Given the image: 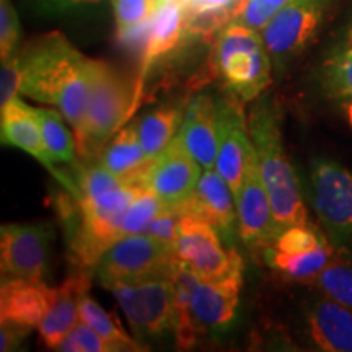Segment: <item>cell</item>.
<instances>
[{"instance_id":"6da1fadb","label":"cell","mask_w":352,"mask_h":352,"mask_svg":"<svg viewBox=\"0 0 352 352\" xmlns=\"http://www.w3.org/2000/svg\"><path fill=\"white\" fill-rule=\"evenodd\" d=\"M21 67L20 94L52 104L82 138L90 98L94 59L83 56L63 33L52 32L19 52Z\"/></svg>"},{"instance_id":"7a4b0ae2","label":"cell","mask_w":352,"mask_h":352,"mask_svg":"<svg viewBox=\"0 0 352 352\" xmlns=\"http://www.w3.org/2000/svg\"><path fill=\"white\" fill-rule=\"evenodd\" d=\"M140 186L118 178L100 158L80 170L72 191L78 222L70 239L74 259L80 270L95 267L109 246L120 240L122 219Z\"/></svg>"},{"instance_id":"3957f363","label":"cell","mask_w":352,"mask_h":352,"mask_svg":"<svg viewBox=\"0 0 352 352\" xmlns=\"http://www.w3.org/2000/svg\"><path fill=\"white\" fill-rule=\"evenodd\" d=\"M256 164L270 195L276 227L279 233L292 226H307L308 214L296 170L290 165L274 108L266 101L258 103L248 118Z\"/></svg>"},{"instance_id":"277c9868","label":"cell","mask_w":352,"mask_h":352,"mask_svg":"<svg viewBox=\"0 0 352 352\" xmlns=\"http://www.w3.org/2000/svg\"><path fill=\"white\" fill-rule=\"evenodd\" d=\"M272 60L261 33L232 21L214 39L209 78H219L239 101H253L271 85Z\"/></svg>"},{"instance_id":"5b68a950","label":"cell","mask_w":352,"mask_h":352,"mask_svg":"<svg viewBox=\"0 0 352 352\" xmlns=\"http://www.w3.org/2000/svg\"><path fill=\"white\" fill-rule=\"evenodd\" d=\"M135 107V85L111 64L94 59L85 124L82 138L77 140L78 157L87 160L98 158Z\"/></svg>"},{"instance_id":"8992f818","label":"cell","mask_w":352,"mask_h":352,"mask_svg":"<svg viewBox=\"0 0 352 352\" xmlns=\"http://www.w3.org/2000/svg\"><path fill=\"white\" fill-rule=\"evenodd\" d=\"M175 259V248L138 233L122 236L109 246L95 267L101 285L109 289L121 283L170 277Z\"/></svg>"},{"instance_id":"52a82bcc","label":"cell","mask_w":352,"mask_h":352,"mask_svg":"<svg viewBox=\"0 0 352 352\" xmlns=\"http://www.w3.org/2000/svg\"><path fill=\"white\" fill-rule=\"evenodd\" d=\"M108 290L138 340H153L175 331V292L170 277L114 284Z\"/></svg>"},{"instance_id":"ba28073f","label":"cell","mask_w":352,"mask_h":352,"mask_svg":"<svg viewBox=\"0 0 352 352\" xmlns=\"http://www.w3.org/2000/svg\"><path fill=\"white\" fill-rule=\"evenodd\" d=\"M310 201L334 245L352 246V170L328 158H314Z\"/></svg>"},{"instance_id":"9c48e42d","label":"cell","mask_w":352,"mask_h":352,"mask_svg":"<svg viewBox=\"0 0 352 352\" xmlns=\"http://www.w3.org/2000/svg\"><path fill=\"white\" fill-rule=\"evenodd\" d=\"M331 0H292L261 30V38L277 70L300 56L318 34Z\"/></svg>"},{"instance_id":"30bf717a","label":"cell","mask_w":352,"mask_h":352,"mask_svg":"<svg viewBox=\"0 0 352 352\" xmlns=\"http://www.w3.org/2000/svg\"><path fill=\"white\" fill-rule=\"evenodd\" d=\"M220 239V233L209 222L184 210L175 256L201 279L217 280L243 271V259L235 246L226 250Z\"/></svg>"},{"instance_id":"8fae6325","label":"cell","mask_w":352,"mask_h":352,"mask_svg":"<svg viewBox=\"0 0 352 352\" xmlns=\"http://www.w3.org/2000/svg\"><path fill=\"white\" fill-rule=\"evenodd\" d=\"M51 235L46 223H3L0 230L2 279L43 280Z\"/></svg>"},{"instance_id":"7c38bea8","label":"cell","mask_w":352,"mask_h":352,"mask_svg":"<svg viewBox=\"0 0 352 352\" xmlns=\"http://www.w3.org/2000/svg\"><path fill=\"white\" fill-rule=\"evenodd\" d=\"M217 104L219 152L215 170L228 183L236 201L246 171L256 158V152L250 135L248 121H245L239 100L230 96L228 100H219Z\"/></svg>"},{"instance_id":"4fadbf2b","label":"cell","mask_w":352,"mask_h":352,"mask_svg":"<svg viewBox=\"0 0 352 352\" xmlns=\"http://www.w3.org/2000/svg\"><path fill=\"white\" fill-rule=\"evenodd\" d=\"M201 168L184 147L182 138L176 134L168 147L153 158L140 184L152 189L166 206H179L196 189L202 173Z\"/></svg>"},{"instance_id":"5bb4252c","label":"cell","mask_w":352,"mask_h":352,"mask_svg":"<svg viewBox=\"0 0 352 352\" xmlns=\"http://www.w3.org/2000/svg\"><path fill=\"white\" fill-rule=\"evenodd\" d=\"M236 214L240 239L253 253H264L272 246L279 230L276 227L270 195L259 175L256 158L250 165L240 188V195L236 197Z\"/></svg>"},{"instance_id":"9a60e30c","label":"cell","mask_w":352,"mask_h":352,"mask_svg":"<svg viewBox=\"0 0 352 352\" xmlns=\"http://www.w3.org/2000/svg\"><path fill=\"white\" fill-rule=\"evenodd\" d=\"M243 287V271L233 272L223 279H199L191 292V316L201 333L209 329H226L236 316L240 292Z\"/></svg>"},{"instance_id":"2e32d148","label":"cell","mask_w":352,"mask_h":352,"mask_svg":"<svg viewBox=\"0 0 352 352\" xmlns=\"http://www.w3.org/2000/svg\"><path fill=\"white\" fill-rule=\"evenodd\" d=\"M2 144L8 147L20 148L36 158L43 166H46L52 175L64 184L65 188L74 191L76 184L69 182L67 178L60 176L59 171L54 168V162L50 157L46 144H44L41 122H39L38 109L26 104L23 100L16 96L6 108H2Z\"/></svg>"},{"instance_id":"e0dca14e","label":"cell","mask_w":352,"mask_h":352,"mask_svg":"<svg viewBox=\"0 0 352 352\" xmlns=\"http://www.w3.org/2000/svg\"><path fill=\"white\" fill-rule=\"evenodd\" d=\"M179 206L209 222L222 239L232 240L239 219L236 201L228 183L215 168L202 171L192 195Z\"/></svg>"},{"instance_id":"ac0fdd59","label":"cell","mask_w":352,"mask_h":352,"mask_svg":"<svg viewBox=\"0 0 352 352\" xmlns=\"http://www.w3.org/2000/svg\"><path fill=\"white\" fill-rule=\"evenodd\" d=\"M305 333L316 349L352 352V310L321 294L305 307Z\"/></svg>"},{"instance_id":"d6986e66","label":"cell","mask_w":352,"mask_h":352,"mask_svg":"<svg viewBox=\"0 0 352 352\" xmlns=\"http://www.w3.org/2000/svg\"><path fill=\"white\" fill-rule=\"evenodd\" d=\"M178 135L202 170L215 168L219 152V104L209 95L189 101Z\"/></svg>"},{"instance_id":"ffe728a7","label":"cell","mask_w":352,"mask_h":352,"mask_svg":"<svg viewBox=\"0 0 352 352\" xmlns=\"http://www.w3.org/2000/svg\"><path fill=\"white\" fill-rule=\"evenodd\" d=\"M56 292V287H47L43 280L2 279L0 323L38 328L54 303Z\"/></svg>"},{"instance_id":"44dd1931","label":"cell","mask_w":352,"mask_h":352,"mask_svg":"<svg viewBox=\"0 0 352 352\" xmlns=\"http://www.w3.org/2000/svg\"><path fill=\"white\" fill-rule=\"evenodd\" d=\"M91 287V276L88 270H80L69 276L56 292V298L46 316L39 323L38 331L47 349H56L65 336L80 321L82 298Z\"/></svg>"},{"instance_id":"7402d4cb","label":"cell","mask_w":352,"mask_h":352,"mask_svg":"<svg viewBox=\"0 0 352 352\" xmlns=\"http://www.w3.org/2000/svg\"><path fill=\"white\" fill-rule=\"evenodd\" d=\"M184 25H186V19H184L182 0H165L164 6L151 21V28H148L147 39L144 44L142 67H140L139 80L135 83V104H138V96L142 90L144 78L151 72L153 64L160 57L175 51L176 46L183 39H186L184 38Z\"/></svg>"},{"instance_id":"603a6c76","label":"cell","mask_w":352,"mask_h":352,"mask_svg":"<svg viewBox=\"0 0 352 352\" xmlns=\"http://www.w3.org/2000/svg\"><path fill=\"white\" fill-rule=\"evenodd\" d=\"M98 158L118 178L135 184L142 183L145 173L153 162V158L148 157L142 148L135 122L122 126Z\"/></svg>"},{"instance_id":"cb8c5ba5","label":"cell","mask_w":352,"mask_h":352,"mask_svg":"<svg viewBox=\"0 0 352 352\" xmlns=\"http://www.w3.org/2000/svg\"><path fill=\"white\" fill-rule=\"evenodd\" d=\"M183 118L184 111L179 107H165L153 109L135 121L139 140L148 157L155 158L168 147L182 127Z\"/></svg>"},{"instance_id":"d4e9b609","label":"cell","mask_w":352,"mask_h":352,"mask_svg":"<svg viewBox=\"0 0 352 352\" xmlns=\"http://www.w3.org/2000/svg\"><path fill=\"white\" fill-rule=\"evenodd\" d=\"M266 263L270 264L272 270L280 271L283 274L292 277L297 280H310L315 277L321 270L328 266L334 259V246L331 243H323L318 248L311 252L297 253V254H285L276 252L274 248H267L264 252Z\"/></svg>"},{"instance_id":"484cf974","label":"cell","mask_w":352,"mask_h":352,"mask_svg":"<svg viewBox=\"0 0 352 352\" xmlns=\"http://www.w3.org/2000/svg\"><path fill=\"white\" fill-rule=\"evenodd\" d=\"M80 320L90 324L101 338H104L114 347L116 352L147 351V347H142L138 340H134L124 331V328L121 327L116 316L109 315L107 310H103V307L98 302H95L88 294H85L82 298Z\"/></svg>"},{"instance_id":"4316f807","label":"cell","mask_w":352,"mask_h":352,"mask_svg":"<svg viewBox=\"0 0 352 352\" xmlns=\"http://www.w3.org/2000/svg\"><path fill=\"white\" fill-rule=\"evenodd\" d=\"M324 91L334 100H352V46L342 41L333 47L320 67Z\"/></svg>"},{"instance_id":"83f0119b","label":"cell","mask_w":352,"mask_h":352,"mask_svg":"<svg viewBox=\"0 0 352 352\" xmlns=\"http://www.w3.org/2000/svg\"><path fill=\"white\" fill-rule=\"evenodd\" d=\"M39 122H41L44 144H46L47 152L52 162H64V164L76 165L77 164V139L76 134L69 131L65 124V118L59 109H46L36 108Z\"/></svg>"},{"instance_id":"f1b7e54d","label":"cell","mask_w":352,"mask_h":352,"mask_svg":"<svg viewBox=\"0 0 352 352\" xmlns=\"http://www.w3.org/2000/svg\"><path fill=\"white\" fill-rule=\"evenodd\" d=\"M164 3L165 0H111L118 38H127L152 20Z\"/></svg>"},{"instance_id":"f546056e","label":"cell","mask_w":352,"mask_h":352,"mask_svg":"<svg viewBox=\"0 0 352 352\" xmlns=\"http://www.w3.org/2000/svg\"><path fill=\"white\" fill-rule=\"evenodd\" d=\"M308 283L314 284L324 297L352 310V266L349 264L331 261Z\"/></svg>"},{"instance_id":"4dcf8cb0","label":"cell","mask_w":352,"mask_h":352,"mask_svg":"<svg viewBox=\"0 0 352 352\" xmlns=\"http://www.w3.org/2000/svg\"><path fill=\"white\" fill-rule=\"evenodd\" d=\"M165 202L158 197L152 189L147 186H140L134 201L127 209V212L122 219L120 239L129 235H138L142 233L145 227L157 217V214L165 208Z\"/></svg>"},{"instance_id":"1f68e13d","label":"cell","mask_w":352,"mask_h":352,"mask_svg":"<svg viewBox=\"0 0 352 352\" xmlns=\"http://www.w3.org/2000/svg\"><path fill=\"white\" fill-rule=\"evenodd\" d=\"M290 2L292 0H240L233 21L261 33L264 26L274 19L276 13Z\"/></svg>"},{"instance_id":"d6a6232c","label":"cell","mask_w":352,"mask_h":352,"mask_svg":"<svg viewBox=\"0 0 352 352\" xmlns=\"http://www.w3.org/2000/svg\"><path fill=\"white\" fill-rule=\"evenodd\" d=\"M323 243H327V240L318 232L314 230V228H308L307 226H292L289 228H284L276 236L271 248L285 254H297L311 252V250L318 248Z\"/></svg>"},{"instance_id":"836d02e7","label":"cell","mask_w":352,"mask_h":352,"mask_svg":"<svg viewBox=\"0 0 352 352\" xmlns=\"http://www.w3.org/2000/svg\"><path fill=\"white\" fill-rule=\"evenodd\" d=\"M183 217L184 210L182 209V206H165L157 214V217L145 227L142 233L175 248L179 239V227H182Z\"/></svg>"},{"instance_id":"e575fe53","label":"cell","mask_w":352,"mask_h":352,"mask_svg":"<svg viewBox=\"0 0 352 352\" xmlns=\"http://www.w3.org/2000/svg\"><path fill=\"white\" fill-rule=\"evenodd\" d=\"M57 351L63 352H116L109 342L101 338L90 324L78 321L76 328L60 342Z\"/></svg>"},{"instance_id":"d590c367","label":"cell","mask_w":352,"mask_h":352,"mask_svg":"<svg viewBox=\"0 0 352 352\" xmlns=\"http://www.w3.org/2000/svg\"><path fill=\"white\" fill-rule=\"evenodd\" d=\"M20 39V21L10 0H0V56L2 60L15 54Z\"/></svg>"},{"instance_id":"8d00e7d4","label":"cell","mask_w":352,"mask_h":352,"mask_svg":"<svg viewBox=\"0 0 352 352\" xmlns=\"http://www.w3.org/2000/svg\"><path fill=\"white\" fill-rule=\"evenodd\" d=\"M21 87V67L20 56L13 54L2 60L0 69V109L6 108L12 100L16 98Z\"/></svg>"},{"instance_id":"74e56055","label":"cell","mask_w":352,"mask_h":352,"mask_svg":"<svg viewBox=\"0 0 352 352\" xmlns=\"http://www.w3.org/2000/svg\"><path fill=\"white\" fill-rule=\"evenodd\" d=\"M100 2L101 0H28L30 6L43 15H64Z\"/></svg>"},{"instance_id":"f35d334b","label":"cell","mask_w":352,"mask_h":352,"mask_svg":"<svg viewBox=\"0 0 352 352\" xmlns=\"http://www.w3.org/2000/svg\"><path fill=\"white\" fill-rule=\"evenodd\" d=\"M30 331L32 329L21 327V324L0 323V351L10 352L20 349L21 342L28 336Z\"/></svg>"},{"instance_id":"ab89813d","label":"cell","mask_w":352,"mask_h":352,"mask_svg":"<svg viewBox=\"0 0 352 352\" xmlns=\"http://www.w3.org/2000/svg\"><path fill=\"white\" fill-rule=\"evenodd\" d=\"M240 0H183V12L184 19H191V16L199 15L206 12L223 10V8L239 6Z\"/></svg>"},{"instance_id":"60d3db41","label":"cell","mask_w":352,"mask_h":352,"mask_svg":"<svg viewBox=\"0 0 352 352\" xmlns=\"http://www.w3.org/2000/svg\"><path fill=\"white\" fill-rule=\"evenodd\" d=\"M344 41L347 44H351L352 46V19L349 23H347V28H346V34H344Z\"/></svg>"},{"instance_id":"b9f144b4","label":"cell","mask_w":352,"mask_h":352,"mask_svg":"<svg viewBox=\"0 0 352 352\" xmlns=\"http://www.w3.org/2000/svg\"><path fill=\"white\" fill-rule=\"evenodd\" d=\"M346 113H347V120H349V124L352 126V100L346 101Z\"/></svg>"},{"instance_id":"7bdbcfd3","label":"cell","mask_w":352,"mask_h":352,"mask_svg":"<svg viewBox=\"0 0 352 352\" xmlns=\"http://www.w3.org/2000/svg\"><path fill=\"white\" fill-rule=\"evenodd\" d=\"M182 2H183V0H182Z\"/></svg>"}]
</instances>
